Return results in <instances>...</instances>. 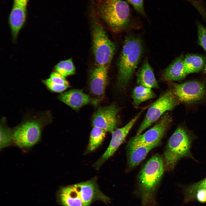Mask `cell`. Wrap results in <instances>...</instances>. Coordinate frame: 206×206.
<instances>
[{
	"instance_id": "83f0119b",
	"label": "cell",
	"mask_w": 206,
	"mask_h": 206,
	"mask_svg": "<svg viewBox=\"0 0 206 206\" xmlns=\"http://www.w3.org/2000/svg\"><path fill=\"white\" fill-rule=\"evenodd\" d=\"M135 10L140 14L145 15L143 6L144 0H127Z\"/></svg>"
},
{
	"instance_id": "30bf717a",
	"label": "cell",
	"mask_w": 206,
	"mask_h": 206,
	"mask_svg": "<svg viewBox=\"0 0 206 206\" xmlns=\"http://www.w3.org/2000/svg\"><path fill=\"white\" fill-rule=\"evenodd\" d=\"M172 121L171 116L168 113H165L152 127L144 133L136 135L128 142L144 145L160 143Z\"/></svg>"
},
{
	"instance_id": "9a60e30c",
	"label": "cell",
	"mask_w": 206,
	"mask_h": 206,
	"mask_svg": "<svg viewBox=\"0 0 206 206\" xmlns=\"http://www.w3.org/2000/svg\"><path fill=\"white\" fill-rule=\"evenodd\" d=\"M160 143L149 145L128 142L127 156L129 167L133 168L139 165L145 158L150 150L158 146Z\"/></svg>"
},
{
	"instance_id": "6da1fadb",
	"label": "cell",
	"mask_w": 206,
	"mask_h": 206,
	"mask_svg": "<svg viewBox=\"0 0 206 206\" xmlns=\"http://www.w3.org/2000/svg\"><path fill=\"white\" fill-rule=\"evenodd\" d=\"M164 171L163 157L158 154L153 156L142 167L134 192L141 206H157V193Z\"/></svg>"
},
{
	"instance_id": "4316f807",
	"label": "cell",
	"mask_w": 206,
	"mask_h": 206,
	"mask_svg": "<svg viewBox=\"0 0 206 206\" xmlns=\"http://www.w3.org/2000/svg\"><path fill=\"white\" fill-rule=\"evenodd\" d=\"M50 78L53 82L57 84L69 85V83L65 77L55 71L51 73Z\"/></svg>"
},
{
	"instance_id": "d6986e66",
	"label": "cell",
	"mask_w": 206,
	"mask_h": 206,
	"mask_svg": "<svg viewBox=\"0 0 206 206\" xmlns=\"http://www.w3.org/2000/svg\"><path fill=\"white\" fill-rule=\"evenodd\" d=\"M185 202L197 201L206 202V189L197 182L187 186L184 190Z\"/></svg>"
},
{
	"instance_id": "cb8c5ba5",
	"label": "cell",
	"mask_w": 206,
	"mask_h": 206,
	"mask_svg": "<svg viewBox=\"0 0 206 206\" xmlns=\"http://www.w3.org/2000/svg\"><path fill=\"white\" fill-rule=\"evenodd\" d=\"M0 148L1 149L8 146L13 141L12 132L10 129L2 125L0 127Z\"/></svg>"
},
{
	"instance_id": "ffe728a7",
	"label": "cell",
	"mask_w": 206,
	"mask_h": 206,
	"mask_svg": "<svg viewBox=\"0 0 206 206\" xmlns=\"http://www.w3.org/2000/svg\"><path fill=\"white\" fill-rule=\"evenodd\" d=\"M205 61L201 56L194 54L186 55L183 60V65L187 74L197 73L203 68Z\"/></svg>"
},
{
	"instance_id": "f1b7e54d",
	"label": "cell",
	"mask_w": 206,
	"mask_h": 206,
	"mask_svg": "<svg viewBox=\"0 0 206 206\" xmlns=\"http://www.w3.org/2000/svg\"><path fill=\"white\" fill-rule=\"evenodd\" d=\"M199 182L201 185L206 189V178Z\"/></svg>"
},
{
	"instance_id": "5bb4252c",
	"label": "cell",
	"mask_w": 206,
	"mask_h": 206,
	"mask_svg": "<svg viewBox=\"0 0 206 206\" xmlns=\"http://www.w3.org/2000/svg\"><path fill=\"white\" fill-rule=\"evenodd\" d=\"M108 68L97 66L92 72L89 82V88L94 96V104H96L103 98L108 83Z\"/></svg>"
},
{
	"instance_id": "9c48e42d",
	"label": "cell",
	"mask_w": 206,
	"mask_h": 206,
	"mask_svg": "<svg viewBox=\"0 0 206 206\" xmlns=\"http://www.w3.org/2000/svg\"><path fill=\"white\" fill-rule=\"evenodd\" d=\"M171 89L180 102L192 104L201 100L206 95V85L197 81L173 84Z\"/></svg>"
},
{
	"instance_id": "44dd1931",
	"label": "cell",
	"mask_w": 206,
	"mask_h": 206,
	"mask_svg": "<svg viewBox=\"0 0 206 206\" xmlns=\"http://www.w3.org/2000/svg\"><path fill=\"white\" fill-rule=\"evenodd\" d=\"M156 95L152 88L138 85L134 88L132 97L133 102L138 106L146 101L155 98Z\"/></svg>"
},
{
	"instance_id": "5b68a950",
	"label": "cell",
	"mask_w": 206,
	"mask_h": 206,
	"mask_svg": "<svg viewBox=\"0 0 206 206\" xmlns=\"http://www.w3.org/2000/svg\"><path fill=\"white\" fill-rule=\"evenodd\" d=\"M94 6L90 7L93 18L92 29V47L97 66L108 68L115 50L114 43L111 41L101 23L97 19V12Z\"/></svg>"
},
{
	"instance_id": "f546056e",
	"label": "cell",
	"mask_w": 206,
	"mask_h": 206,
	"mask_svg": "<svg viewBox=\"0 0 206 206\" xmlns=\"http://www.w3.org/2000/svg\"><path fill=\"white\" fill-rule=\"evenodd\" d=\"M204 72L206 73V60L205 61V64L204 66Z\"/></svg>"
},
{
	"instance_id": "2e32d148",
	"label": "cell",
	"mask_w": 206,
	"mask_h": 206,
	"mask_svg": "<svg viewBox=\"0 0 206 206\" xmlns=\"http://www.w3.org/2000/svg\"><path fill=\"white\" fill-rule=\"evenodd\" d=\"M58 99L75 110H78L88 104L90 101V96L82 90L73 89L60 94Z\"/></svg>"
},
{
	"instance_id": "603a6c76",
	"label": "cell",
	"mask_w": 206,
	"mask_h": 206,
	"mask_svg": "<svg viewBox=\"0 0 206 206\" xmlns=\"http://www.w3.org/2000/svg\"><path fill=\"white\" fill-rule=\"evenodd\" d=\"M55 72L64 77L74 74L75 68L72 60L69 59L60 62L54 67Z\"/></svg>"
},
{
	"instance_id": "ac0fdd59",
	"label": "cell",
	"mask_w": 206,
	"mask_h": 206,
	"mask_svg": "<svg viewBox=\"0 0 206 206\" xmlns=\"http://www.w3.org/2000/svg\"><path fill=\"white\" fill-rule=\"evenodd\" d=\"M136 77L138 85L151 88H157L159 87L152 69L146 58L138 71Z\"/></svg>"
},
{
	"instance_id": "ba28073f",
	"label": "cell",
	"mask_w": 206,
	"mask_h": 206,
	"mask_svg": "<svg viewBox=\"0 0 206 206\" xmlns=\"http://www.w3.org/2000/svg\"><path fill=\"white\" fill-rule=\"evenodd\" d=\"M41 131V125L39 121H27L14 129L12 132L13 141L20 148L32 147L40 140Z\"/></svg>"
},
{
	"instance_id": "8fae6325",
	"label": "cell",
	"mask_w": 206,
	"mask_h": 206,
	"mask_svg": "<svg viewBox=\"0 0 206 206\" xmlns=\"http://www.w3.org/2000/svg\"><path fill=\"white\" fill-rule=\"evenodd\" d=\"M142 112L137 114L124 126L114 130L112 133V137L109 145L105 152L94 165L97 169L112 157L125 140L126 137Z\"/></svg>"
},
{
	"instance_id": "d4e9b609",
	"label": "cell",
	"mask_w": 206,
	"mask_h": 206,
	"mask_svg": "<svg viewBox=\"0 0 206 206\" xmlns=\"http://www.w3.org/2000/svg\"><path fill=\"white\" fill-rule=\"evenodd\" d=\"M43 83L53 92H61L70 87L69 85H61L53 82L50 78L43 80Z\"/></svg>"
},
{
	"instance_id": "3957f363",
	"label": "cell",
	"mask_w": 206,
	"mask_h": 206,
	"mask_svg": "<svg viewBox=\"0 0 206 206\" xmlns=\"http://www.w3.org/2000/svg\"><path fill=\"white\" fill-rule=\"evenodd\" d=\"M193 137L187 129L178 126L169 139L163 157L165 171H170L174 169L181 159L192 158L191 148Z\"/></svg>"
},
{
	"instance_id": "52a82bcc",
	"label": "cell",
	"mask_w": 206,
	"mask_h": 206,
	"mask_svg": "<svg viewBox=\"0 0 206 206\" xmlns=\"http://www.w3.org/2000/svg\"><path fill=\"white\" fill-rule=\"evenodd\" d=\"M96 178L89 180L70 185V191L76 200L83 206H89L96 201L106 204L110 202V199L100 190Z\"/></svg>"
},
{
	"instance_id": "e0dca14e",
	"label": "cell",
	"mask_w": 206,
	"mask_h": 206,
	"mask_svg": "<svg viewBox=\"0 0 206 206\" xmlns=\"http://www.w3.org/2000/svg\"><path fill=\"white\" fill-rule=\"evenodd\" d=\"M184 56L180 55L175 59L163 71L161 79L165 81H180L187 75L184 67Z\"/></svg>"
},
{
	"instance_id": "484cf974",
	"label": "cell",
	"mask_w": 206,
	"mask_h": 206,
	"mask_svg": "<svg viewBox=\"0 0 206 206\" xmlns=\"http://www.w3.org/2000/svg\"><path fill=\"white\" fill-rule=\"evenodd\" d=\"M197 26L199 43L206 52V28L200 23Z\"/></svg>"
},
{
	"instance_id": "7a4b0ae2",
	"label": "cell",
	"mask_w": 206,
	"mask_h": 206,
	"mask_svg": "<svg viewBox=\"0 0 206 206\" xmlns=\"http://www.w3.org/2000/svg\"><path fill=\"white\" fill-rule=\"evenodd\" d=\"M143 46L140 39L129 35L125 39L118 64L117 83L124 88L128 85L141 57Z\"/></svg>"
},
{
	"instance_id": "4fadbf2b",
	"label": "cell",
	"mask_w": 206,
	"mask_h": 206,
	"mask_svg": "<svg viewBox=\"0 0 206 206\" xmlns=\"http://www.w3.org/2000/svg\"><path fill=\"white\" fill-rule=\"evenodd\" d=\"M29 0H13L8 19L12 39L16 41L18 35L25 23L27 8Z\"/></svg>"
},
{
	"instance_id": "7402d4cb",
	"label": "cell",
	"mask_w": 206,
	"mask_h": 206,
	"mask_svg": "<svg viewBox=\"0 0 206 206\" xmlns=\"http://www.w3.org/2000/svg\"><path fill=\"white\" fill-rule=\"evenodd\" d=\"M106 132L103 129L93 126L90 133L87 151H92L98 147L105 138Z\"/></svg>"
},
{
	"instance_id": "7c38bea8",
	"label": "cell",
	"mask_w": 206,
	"mask_h": 206,
	"mask_svg": "<svg viewBox=\"0 0 206 206\" xmlns=\"http://www.w3.org/2000/svg\"><path fill=\"white\" fill-rule=\"evenodd\" d=\"M119 110L114 104L100 107L93 115L92 125L111 133L115 129L117 124Z\"/></svg>"
},
{
	"instance_id": "8992f818",
	"label": "cell",
	"mask_w": 206,
	"mask_h": 206,
	"mask_svg": "<svg viewBox=\"0 0 206 206\" xmlns=\"http://www.w3.org/2000/svg\"><path fill=\"white\" fill-rule=\"evenodd\" d=\"M180 102L171 89L164 92L148 109L137 130L136 135L142 134L144 130L161 118L165 112L172 110Z\"/></svg>"
},
{
	"instance_id": "277c9868",
	"label": "cell",
	"mask_w": 206,
	"mask_h": 206,
	"mask_svg": "<svg viewBox=\"0 0 206 206\" xmlns=\"http://www.w3.org/2000/svg\"><path fill=\"white\" fill-rule=\"evenodd\" d=\"M92 1L98 15L113 29L122 30L129 24L130 11L126 1L123 0Z\"/></svg>"
}]
</instances>
